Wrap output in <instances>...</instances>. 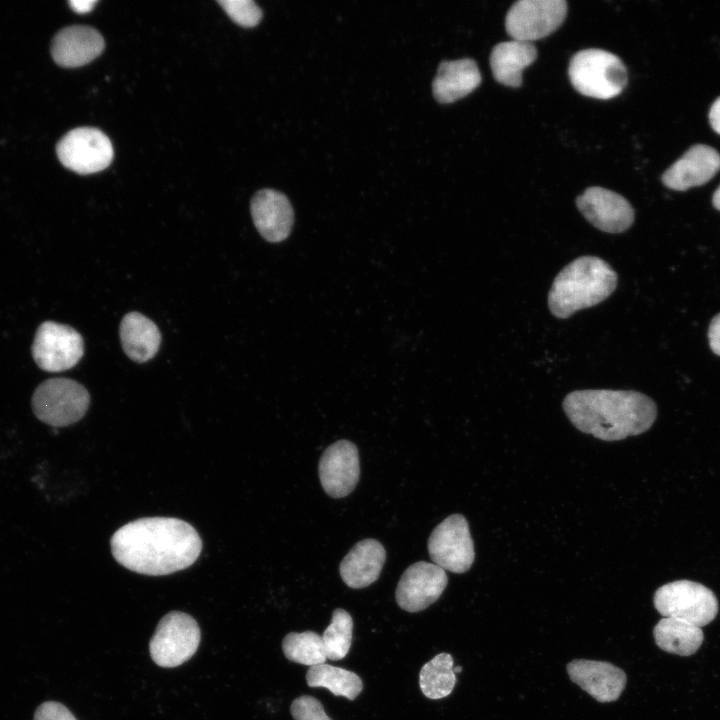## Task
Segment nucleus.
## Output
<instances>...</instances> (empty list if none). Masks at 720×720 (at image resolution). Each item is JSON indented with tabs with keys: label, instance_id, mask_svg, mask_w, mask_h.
Returning a JSON list of instances; mask_svg holds the SVG:
<instances>
[{
	"label": "nucleus",
	"instance_id": "473e14b6",
	"mask_svg": "<svg viewBox=\"0 0 720 720\" xmlns=\"http://www.w3.org/2000/svg\"><path fill=\"white\" fill-rule=\"evenodd\" d=\"M96 3L95 0H72L69 2L71 8L80 14L90 12Z\"/></svg>",
	"mask_w": 720,
	"mask_h": 720
},
{
	"label": "nucleus",
	"instance_id": "cd10ccee",
	"mask_svg": "<svg viewBox=\"0 0 720 720\" xmlns=\"http://www.w3.org/2000/svg\"><path fill=\"white\" fill-rule=\"evenodd\" d=\"M229 17L243 27H253L262 18L260 7L252 0H219Z\"/></svg>",
	"mask_w": 720,
	"mask_h": 720
},
{
	"label": "nucleus",
	"instance_id": "f3484780",
	"mask_svg": "<svg viewBox=\"0 0 720 720\" xmlns=\"http://www.w3.org/2000/svg\"><path fill=\"white\" fill-rule=\"evenodd\" d=\"M250 210L254 225L265 240L276 243L289 236L294 213L283 193L273 189L258 191L251 200Z\"/></svg>",
	"mask_w": 720,
	"mask_h": 720
},
{
	"label": "nucleus",
	"instance_id": "9b49d317",
	"mask_svg": "<svg viewBox=\"0 0 720 720\" xmlns=\"http://www.w3.org/2000/svg\"><path fill=\"white\" fill-rule=\"evenodd\" d=\"M83 353V338L71 326L46 321L38 327L32 355L42 370L61 372L70 369L79 362Z\"/></svg>",
	"mask_w": 720,
	"mask_h": 720
},
{
	"label": "nucleus",
	"instance_id": "412c9836",
	"mask_svg": "<svg viewBox=\"0 0 720 720\" xmlns=\"http://www.w3.org/2000/svg\"><path fill=\"white\" fill-rule=\"evenodd\" d=\"M537 58V50L531 42L512 39L494 46L490 66L494 79L509 87L522 84V72Z\"/></svg>",
	"mask_w": 720,
	"mask_h": 720
},
{
	"label": "nucleus",
	"instance_id": "423d86ee",
	"mask_svg": "<svg viewBox=\"0 0 720 720\" xmlns=\"http://www.w3.org/2000/svg\"><path fill=\"white\" fill-rule=\"evenodd\" d=\"M656 610L674 618L703 627L718 613V600L708 587L690 580H677L659 587L653 598Z\"/></svg>",
	"mask_w": 720,
	"mask_h": 720
},
{
	"label": "nucleus",
	"instance_id": "ddd939ff",
	"mask_svg": "<svg viewBox=\"0 0 720 720\" xmlns=\"http://www.w3.org/2000/svg\"><path fill=\"white\" fill-rule=\"evenodd\" d=\"M324 491L333 498L350 494L359 481L360 462L356 445L339 440L325 449L318 466Z\"/></svg>",
	"mask_w": 720,
	"mask_h": 720
},
{
	"label": "nucleus",
	"instance_id": "f8f14e48",
	"mask_svg": "<svg viewBox=\"0 0 720 720\" xmlns=\"http://www.w3.org/2000/svg\"><path fill=\"white\" fill-rule=\"evenodd\" d=\"M447 584L444 569L434 563L416 562L403 572L396 588V602L405 611H422L438 600Z\"/></svg>",
	"mask_w": 720,
	"mask_h": 720
},
{
	"label": "nucleus",
	"instance_id": "393cba45",
	"mask_svg": "<svg viewBox=\"0 0 720 720\" xmlns=\"http://www.w3.org/2000/svg\"><path fill=\"white\" fill-rule=\"evenodd\" d=\"M456 684L453 671V658L448 653H440L425 663L419 673V686L427 698L441 699L452 692Z\"/></svg>",
	"mask_w": 720,
	"mask_h": 720
},
{
	"label": "nucleus",
	"instance_id": "72a5a7b5",
	"mask_svg": "<svg viewBox=\"0 0 720 720\" xmlns=\"http://www.w3.org/2000/svg\"><path fill=\"white\" fill-rule=\"evenodd\" d=\"M712 202H713L714 207L717 210H720V185L713 194Z\"/></svg>",
	"mask_w": 720,
	"mask_h": 720
},
{
	"label": "nucleus",
	"instance_id": "39448f33",
	"mask_svg": "<svg viewBox=\"0 0 720 720\" xmlns=\"http://www.w3.org/2000/svg\"><path fill=\"white\" fill-rule=\"evenodd\" d=\"M32 410L35 416L53 427H66L86 414L90 395L79 382L68 378H50L34 391Z\"/></svg>",
	"mask_w": 720,
	"mask_h": 720
},
{
	"label": "nucleus",
	"instance_id": "0eeeda50",
	"mask_svg": "<svg viewBox=\"0 0 720 720\" xmlns=\"http://www.w3.org/2000/svg\"><path fill=\"white\" fill-rule=\"evenodd\" d=\"M200 638V628L192 616L171 611L159 621L150 640L151 658L160 667L179 666L195 654Z\"/></svg>",
	"mask_w": 720,
	"mask_h": 720
},
{
	"label": "nucleus",
	"instance_id": "4be33fe9",
	"mask_svg": "<svg viewBox=\"0 0 720 720\" xmlns=\"http://www.w3.org/2000/svg\"><path fill=\"white\" fill-rule=\"evenodd\" d=\"M119 333L125 354L135 362H147L158 352L160 331L152 320L139 312H130L123 317Z\"/></svg>",
	"mask_w": 720,
	"mask_h": 720
},
{
	"label": "nucleus",
	"instance_id": "6e6552de",
	"mask_svg": "<svg viewBox=\"0 0 720 720\" xmlns=\"http://www.w3.org/2000/svg\"><path fill=\"white\" fill-rule=\"evenodd\" d=\"M60 162L79 174H91L108 167L113 159V146L99 129L78 127L66 133L56 146Z\"/></svg>",
	"mask_w": 720,
	"mask_h": 720
},
{
	"label": "nucleus",
	"instance_id": "aec40b11",
	"mask_svg": "<svg viewBox=\"0 0 720 720\" xmlns=\"http://www.w3.org/2000/svg\"><path fill=\"white\" fill-rule=\"evenodd\" d=\"M481 83L476 62L470 58L443 61L439 64L432 82L435 99L440 103H452L467 96Z\"/></svg>",
	"mask_w": 720,
	"mask_h": 720
},
{
	"label": "nucleus",
	"instance_id": "5701e85b",
	"mask_svg": "<svg viewBox=\"0 0 720 720\" xmlns=\"http://www.w3.org/2000/svg\"><path fill=\"white\" fill-rule=\"evenodd\" d=\"M653 636L660 649L679 656L693 655L704 640V634L700 627L666 617H663L655 625Z\"/></svg>",
	"mask_w": 720,
	"mask_h": 720
},
{
	"label": "nucleus",
	"instance_id": "c756f323",
	"mask_svg": "<svg viewBox=\"0 0 720 720\" xmlns=\"http://www.w3.org/2000/svg\"><path fill=\"white\" fill-rule=\"evenodd\" d=\"M34 720H77L72 712L63 704L55 701H46L40 704L35 713Z\"/></svg>",
	"mask_w": 720,
	"mask_h": 720
},
{
	"label": "nucleus",
	"instance_id": "dca6fc26",
	"mask_svg": "<svg viewBox=\"0 0 720 720\" xmlns=\"http://www.w3.org/2000/svg\"><path fill=\"white\" fill-rule=\"evenodd\" d=\"M719 170V152L698 144L688 149L664 172L662 181L670 189L684 191L707 183Z\"/></svg>",
	"mask_w": 720,
	"mask_h": 720
},
{
	"label": "nucleus",
	"instance_id": "f03ea898",
	"mask_svg": "<svg viewBox=\"0 0 720 720\" xmlns=\"http://www.w3.org/2000/svg\"><path fill=\"white\" fill-rule=\"evenodd\" d=\"M563 409L578 430L604 441L642 434L657 415L651 398L630 390H576L565 397Z\"/></svg>",
	"mask_w": 720,
	"mask_h": 720
},
{
	"label": "nucleus",
	"instance_id": "7ed1b4c3",
	"mask_svg": "<svg viewBox=\"0 0 720 720\" xmlns=\"http://www.w3.org/2000/svg\"><path fill=\"white\" fill-rule=\"evenodd\" d=\"M616 285L617 274L606 261L581 256L555 277L548 294V306L555 317L565 319L604 301Z\"/></svg>",
	"mask_w": 720,
	"mask_h": 720
},
{
	"label": "nucleus",
	"instance_id": "2f4dec72",
	"mask_svg": "<svg viewBox=\"0 0 720 720\" xmlns=\"http://www.w3.org/2000/svg\"><path fill=\"white\" fill-rule=\"evenodd\" d=\"M709 121L713 130L720 134V97L714 101L710 108Z\"/></svg>",
	"mask_w": 720,
	"mask_h": 720
},
{
	"label": "nucleus",
	"instance_id": "a878e982",
	"mask_svg": "<svg viewBox=\"0 0 720 720\" xmlns=\"http://www.w3.org/2000/svg\"><path fill=\"white\" fill-rule=\"evenodd\" d=\"M282 650L288 660L310 667L327 659L322 637L314 631L288 633L282 641Z\"/></svg>",
	"mask_w": 720,
	"mask_h": 720
},
{
	"label": "nucleus",
	"instance_id": "9d476101",
	"mask_svg": "<svg viewBox=\"0 0 720 720\" xmlns=\"http://www.w3.org/2000/svg\"><path fill=\"white\" fill-rule=\"evenodd\" d=\"M566 14L564 0H520L507 12L505 28L512 39L531 42L553 33Z\"/></svg>",
	"mask_w": 720,
	"mask_h": 720
},
{
	"label": "nucleus",
	"instance_id": "c85d7f7f",
	"mask_svg": "<svg viewBox=\"0 0 720 720\" xmlns=\"http://www.w3.org/2000/svg\"><path fill=\"white\" fill-rule=\"evenodd\" d=\"M290 712L294 720H332L326 714L322 703L310 695H302L294 699Z\"/></svg>",
	"mask_w": 720,
	"mask_h": 720
},
{
	"label": "nucleus",
	"instance_id": "6ab92c4d",
	"mask_svg": "<svg viewBox=\"0 0 720 720\" xmlns=\"http://www.w3.org/2000/svg\"><path fill=\"white\" fill-rule=\"evenodd\" d=\"M386 559L383 545L375 539H364L343 558L339 572L344 583L353 589H360L375 582Z\"/></svg>",
	"mask_w": 720,
	"mask_h": 720
},
{
	"label": "nucleus",
	"instance_id": "4468645a",
	"mask_svg": "<svg viewBox=\"0 0 720 720\" xmlns=\"http://www.w3.org/2000/svg\"><path fill=\"white\" fill-rule=\"evenodd\" d=\"M582 215L596 228L608 233L626 231L634 221V210L621 195L601 187L587 188L576 199Z\"/></svg>",
	"mask_w": 720,
	"mask_h": 720
},
{
	"label": "nucleus",
	"instance_id": "20e7f679",
	"mask_svg": "<svg viewBox=\"0 0 720 720\" xmlns=\"http://www.w3.org/2000/svg\"><path fill=\"white\" fill-rule=\"evenodd\" d=\"M568 75L580 94L604 100L619 95L628 80L626 67L617 55L593 48L573 55Z\"/></svg>",
	"mask_w": 720,
	"mask_h": 720
},
{
	"label": "nucleus",
	"instance_id": "2eb2a0df",
	"mask_svg": "<svg viewBox=\"0 0 720 720\" xmlns=\"http://www.w3.org/2000/svg\"><path fill=\"white\" fill-rule=\"evenodd\" d=\"M570 679L601 703L616 701L626 685V674L611 663L577 659L567 664Z\"/></svg>",
	"mask_w": 720,
	"mask_h": 720
},
{
	"label": "nucleus",
	"instance_id": "7c9ffc66",
	"mask_svg": "<svg viewBox=\"0 0 720 720\" xmlns=\"http://www.w3.org/2000/svg\"><path fill=\"white\" fill-rule=\"evenodd\" d=\"M708 339L712 351L720 356V313L710 323Z\"/></svg>",
	"mask_w": 720,
	"mask_h": 720
},
{
	"label": "nucleus",
	"instance_id": "b1692460",
	"mask_svg": "<svg viewBox=\"0 0 720 720\" xmlns=\"http://www.w3.org/2000/svg\"><path fill=\"white\" fill-rule=\"evenodd\" d=\"M306 682L310 687L326 688L335 696L349 700H354L363 689L362 680L356 673L325 663L309 667Z\"/></svg>",
	"mask_w": 720,
	"mask_h": 720
},
{
	"label": "nucleus",
	"instance_id": "a211bd4d",
	"mask_svg": "<svg viewBox=\"0 0 720 720\" xmlns=\"http://www.w3.org/2000/svg\"><path fill=\"white\" fill-rule=\"evenodd\" d=\"M105 43L102 35L94 28L73 25L61 29L51 43L54 61L66 68L83 66L98 57Z\"/></svg>",
	"mask_w": 720,
	"mask_h": 720
},
{
	"label": "nucleus",
	"instance_id": "1a4fd4ad",
	"mask_svg": "<svg viewBox=\"0 0 720 720\" xmlns=\"http://www.w3.org/2000/svg\"><path fill=\"white\" fill-rule=\"evenodd\" d=\"M428 552L433 563L453 573H465L475 558L474 545L466 518L453 514L432 531Z\"/></svg>",
	"mask_w": 720,
	"mask_h": 720
},
{
	"label": "nucleus",
	"instance_id": "f704fd0d",
	"mask_svg": "<svg viewBox=\"0 0 720 720\" xmlns=\"http://www.w3.org/2000/svg\"><path fill=\"white\" fill-rule=\"evenodd\" d=\"M453 671H454V673H456V672L459 673L462 671V667L461 666L453 667Z\"/></svg>",
	"mask_w": 720,
	"mask_h": 720
},
{
	"label": "nucleus",
	"instance_id": "f257e3e1",
	"mask_svg": "<svg viewBox=\"0 0 720 720\" xmlns=\"http://www.w3.org/2000/svg\"><path fill=\"white\" fill-rule=\"evenodd\" d=\"M115 560L130 571L162 576L191 566L202 550L196 529L172 517H145L128 522L110 540Z\"/></svg>",
	"mask_w": 720,
	"mask_h": 720
},
{
	"label": "nucleus",
	"instance_id": "bb28decb",
	"mask_svg": "<svg viewBox=\"0 0 720 720\" xmlns=\"http://www.w3.org/2000/svg\"><path fill=\"white\" fill-rule=\"evenodd\" d=\"M353 635V620L344 609H335L330 624L322 634L326 657L333 661L343 659L349 652Z\"/></svg>",
	"mask_w": 720,
	"mask_h": 720
}]
</instances>
